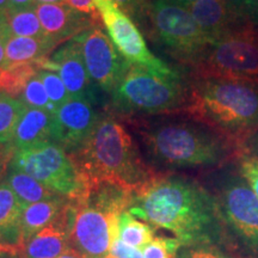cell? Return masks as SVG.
<instances>
[{
  "label": "cell",
  "instance_id": "7c38bea8",
  "mask_svg": "<svg viewBox=\"0 0 258 258\" xmlns=\"http://www.w3.org/2000/svg\"><path fill=\"white\" fill-rule=\"evenodd\" d=\"M221 214L247 246L258 252V198L246 180L233 178L222 186Z\"/></svg>",
  "mask_w": 258,
  "mask_h": 258
},
{
  "label": "cell",
  "instance_id": "30bf717a",
  "mask_svg": "<svg viewBox=\"0 0 258 258\" xmlns=\"http://www.w3.org/2000/svg\"><path fill=\"white\" fill-rule=\"evenodd\" d=\"M95 6L112 44L128 63L144 67L150 72L167 78H180L176 70L148 49L146 41L133 19L129 18L112 0H95Z\"/></svg>",
  "mask_w": 258,
  "mask_h": 258
},
{
  "label": "cell",
  "instance_id": "cb8c5ba5",
  "mask_svg": "<svg viewBox=\"0 0 258 258\" xmlns=\"http://www.w3.org/2000/svg\"><path fill=\"white\" fill-rule=\"evenodd\" d=\"M117 238L129 246L141 250L154 239V228L125 211L118 217Z\"/></svg>",
  "mask_w": 258,
  "mask_h": 258
},
{
  "label": "cell",
  "instance_id": "8992f818",
  "mask_svg": "<svg viewBox=\"0 0 258 258\" xmlns=\"http://www.w3.org/2000/svg\"><path fill=\"white\" fill-rule=\"evenodd\" d=\"M254 25L212 44L192 64L196 79H225L258 85V41Z\"/></svg>",
  "mask_w": 258,
  "mask_h": 258
},
{
  "label": "cell",
  "instance_id": "f35d334b",
  "mask_svg": "<svg viewBox=\"0 0 258 258\" xmlns=\"http://www.w3.org/2000/svg\"><path fill=\"white\" fill-rule=\"evenodd\" d=\"M56 258H86V257H84L83 254L79 252V251L74 250L73 247H71V249L67 250L66 252L60 254V256L56 257Z\"/></svg>",
  "mask_w": 258,
  "mask_h": 258
},
{
  "label": "cell",
  "instance_id": "e575fe53",
  "mask_svg": "<svg viewBox=\"0 0 258 258\" xmlns=\"http://www.w3.org/2000/svg\"><path fill=\"white\" fill-rule=\"evenodd\" d=\"M16 152L14 145H3L0 144V178L6 176L10 163Z\"/></svg>",
  "mask_w": 258,
  "mask_h": 258
},
{
  "label": "cell",
  "instance_id": "83f0119b",
  "mask_svg": "<svg viewBox=\"0 0 258 258\" xmlns=\"http://www.w3.org/2000/svg\"><path fill=\"white\" fill-rule=\"evenodd\" d=\"M38 77H40L42 83H43L44 89H46L47 95L49 97L50 102L53 103L56 108H59L61 104L69 101L71 98L66 86L60 78L59 73L54 71L48 70H40L38 71Z\"/></svg>",
  "mask_w": 258,
  "mask_h": 258
},
{
  "label": "cell",
  "instance_id": "d6986e66",
  "mask_svg": "<svg viewBox=\"0 0 258 258\" xmlns=\"http://www.w3.org/2000/svg\"><path fill=\"white\" fill-rule=\"evenodd\" d=\"M67 203H69V200L62 196H56L54 199L27 206L23 209L21 221L22 240H23L22 246L32 235L53 224L62 214Z\"/></svg>",
  "mask_w": 258,
  "mask_h": 258
},
{
  "label": "cell",
  "instance_id": "6da1fadb",
  "mask_svg": "<svg viewBox=\"0 0 258 258\" xmlns=\"http://www.w3.org/2000/svg\"><path fill=\"white\" fill-rule=\"evenodd\" d=\"M128 212L169 231L182 246L213 245L222 232L218 199L185 176L157 172L134 194Z\"/></svg>",
  "mask_w": 258,
  "mask_h": 258
},
{
  "label": "cell",
  "instance_id": "bcb514c9",
  "mask_svg": "<svg viewBox=\"0 0 258 258\" xmlns=\"http://www.w3.org/2000/svg\"><path fill=\"white\" fill-rule=\"evenodd\" d=\"M0 243H5L4 239H3V237H2V235H0ZM5 244H6V243H5Z\"/></svg>",
  "mask_w": 258,
  "mask_h": 258
},
{
  "label": "cell",
  "instance_id": "ba28073f",
  "mask_svg": "<svg viewBox=\"0 0 258 258\" xmlns=\"http://www.w3.org/2000/svg\"><path fill=\"white\" fill-rule=\"evenodd\" d=\"M150 21L161 46L182 63L192 66L214 42L196 23L189 10L167 0H154Z\"/></svg>",
  "mask_w": 258,
  "mask_h": 258
},
{
  "label": "cell",
  "instance_id": "8d00e7d4",
  "mask_svg": "<svg viewBox=\"0 0 258 258\" xmlns=\"http://www.w3.org/2000/svg\"><path fill=\"white\" fill-rule=\"evenodd\" d=\"M22 253V247L18 245L0 243V258H15Z\"/></svg>",
  "mask_w": 258,
  "mask_h": 258
},
{
  "label": "cell",
  "instance_id": "5b68a950",
  "mask_svg": "<svg viewBox=\"0 0 258 258\" xmlns=\"http://www.w3.org/2000/svg\"><path fill=\"white\" fill-rule=\"evenodd\" d=\"M188 97L182 78H167L129 63L111 93L110 110L121 115L176 114L184 111Z\"/></svg>",
  "mask_w": 258,
  "mask_h": 258
},
{
  "label": "cell",
  "instance_id": "3957f363",
  "mask_svg": "<svg viewBox=\"0 0 258 258\" xmlns=\"http://www.w3.org/2000/svg\"><path fill=\"white\" fill-rule=\"evenodd\" d=\"M183 114L225 135L244 151L258 133V85L225 79H195Z\"/></svg>",
  "mask_w": 258,
  "mask_h": 258
},
{
  "label": "cell",
  "instance_id": "d6a6232c",
  "mask_svg": "<svg viewBox=\"0 0 258 258\" xmlns=\"http://www.w3.org/2000/svg\"><path fill=\"white\" fill-rule=\"evenodd\" d=\"M109 254L115 258H144L143 251L129 246L117 237L112 241L111 249Z\"/></svg>",
  "mask_w": 258,
  "mask_h": 258
},
{
  "label": "cell",
  "instance_id": "ee69618b",
  "mask_svg": "<svg viewBox=\"0 0 258 258\" xmlns=\"http://www.w3.org/2000/svg\"><path fill=\"white\" fill-rule=\"evenodd\" d=\"M235 3H238V4H240L241 6H253L256 5L257 0H234Z\"/></svg>",
  "mask_w": 258,
  "mask_h": 258
},
{
  "label": "cell",
  "instance_id": "d590c367",
  "mask_svg": "<svg viewBox=\"0 0 258 258\" xmlns=\"http://www.w3.org/2000/svg\"><path fill=\"white\" fill-rule=\"evenodd\" d=\"M66 4L86 15L97 16L95 0H66Z\"/></svg>",
  "mask_w": 258,
  "mask_h": 258
},
{
  "label": "cell",
  "instance_id": "f6af8a7d",
  "mask_svg": "<svg viewBox=\"0 0 258 258\" xmlns=\"http://www.w3.org/2000/svg\"><path fill=\"white\" fill-rule=\"evenodd\" d=\"M253 32H254V37L258 41V27H253Z\"/></svg>",
  "mask_w": 258,
  "mask_h": 258
},
{
  "label": "cell",
  "instance_id": "836d02e7",
  "mask_svg": "<svg viewBox=\"0 0 258 258\" xmlns=\"http://www.w3.org/2000/svg\"><path fill=\"white\" fill-rule=\"evenodd\" d=\"M11 37L12 35L9 29L5 16H2V17H0V69L5 66L6 44H8V42Z\"/></svg>",
  "mask_w": 258,
  "mask_h": 258
},
{
  "label": "cell",
  "instance_id": "8fae6325",
  "mask_svg": "<svg viewBox=\"0 0 258 258\" xmlns=\"http://www.w3.org/2000/svg\"><path fill=\"white\" fill-rule=\"evenodd\" d=\"M82 44L83 56L90 78L102 91H115L129 63L116 49L105 31L96 24L74 37Z\"/></svg>",
  "mask_w": 258,
  "mask_h": 258
},
{
  "label": "cell",
  "instance_id": "ffe728a7",
  "mask_svg": "<svg viewBox=\"0 0 258 258\" xmlns=\"http://www.w3.org/2000/svg\"><path fill=\"white\" fill-rule=\"evenodd\" d=\"M55 47L57 44L47 35L42 37L12 36L6 44L5 66L40 62Z\"/></svg>",
  "mask_w": 258,
  "mask_h": 258
},
{
  "label": "cell",
  "instance_id": "603a6c76",
  "mask_svg": "<svg viewBox=\"0 0 258 258\" xmlns=\"http://www.w3.org/2000/svg\"><path fill=\"white\" fill-rule=\"evenodd\" d=\"M41 70L38 62L19 63L0 69V95L21 99L27 84Z\"/></svg>",
  "mask_w": 258,
  "mask_h": 258
},
{
  "label": "cell",
  "instance_id": "9a60e30c",
  "mask_svg": "<svg viewBox=\"0 0 258 258\" xmlns=\"http://www.w3.org/2000/svg\"><path fill=\"white\" fill-rule=\"evenodd\" d=\"M35 10L44 34L55 43L73 40L78 35L98 24L97 16H90L73 9L66 3L62 4H36Z\"/></svg>",
  "mask_w": 258,
  "mask_h": 258
},
{
  "label": "cell",
  "instance_id": "1f68e13d",
  "mask_svg": "<svg viewBox=\"0 0 258 258\" xmlns=\"http://www.w3.org/2000/svg\"><path fill=\"white\" fill-rule=\"evenodd\" d=\"M240 173L258 198V157H245L240 164Z\"/></svg>",
  "mask_w": 258,
  "mask_h": 258
},
{
  "label": "cell",
  "instance_id": "60d3db41",
  "mask_svg": "<svg viewBox=\"0 0 258 258\" xmlns=\"http://www.w3.org/2000/svg\"><path fill=\"white\" fill-rule=\"evenodd\" d=\"M167 2L173 3V4H177L180 6H184V8H188V6L191 5L192 3H195L196 0H167Z\"/></svg>",
  "mask_w": 258,
  "mask_h": 258
},
{
  "label": "cell",
  "instance_id": "e0dca14e",
  "mask_svg": "<svg viewBox=\"0 0 258 258\" xmlns=\"http://www.w3.org/2000/svg\"><path fill=\"white\" fill-rule=\"evenodd\" d=\"M69 249L71 244L66 206L62 214L53 224L25 241L22 246V253L24 258H56Z\"/></svg>",
  "mask_w": 258,
  "mask_h": 258
},
{
  "label": "cell",
  "instance_id": "74e56055",
  "mask_svg": "<svg viewBox=\"0 0 258 258\" xmlns=\"http://www.w3.org/2000/svg\"><path fill=\"white\" fill-rule=\"evenodd\" d=\"M35 5H36L35 4V0H10L8 11L31 8V6H35Z\"/></svg>",
  "mask_w": 258,
  "mask_h": 258
},
{
  "label": "cell",
  "instance_id": "5bb4252c",
  "mask_svg": "<svg viewBox=\"0 0 258 258\" xmlns=\"http://www.w3.org/2000/svg\"><path fill=\"white\" fill-rule=\"evenodd\" d=\"M186 9L213 42L252 25L244 6L234 0H196Z\"/></svg>",
  "mask_w": 258,
  "mask_h": 258
},
{
  "label": "cell",
  "instance_id": "f1b7e54d",
  "mask_svg": "<svg viewBox=\"0 0 258 258\" xmlns=\"http://www.w3.org/2000/svg\"><path fill=\"white\" fill-rule=\"evenodd\" d=\"M180 247L182 245L175 238L154 237L141 251L144 258H177Z\"/></svg>",
  "mask_w": 258,
  "mask_h": 258
},
{
  "label": "cell",
  "instance_id": "4316f807",
  "mask_svg": "<svg viewBox=\"0 0 258 258\" xmlns=\"http://www.w3.org/2000/svg\"><path fill=\"white\" fill-rule=\"evenodd\" d=\"M19 101L23 102L25 106L29 108H35V109H42V110H46L50 112L51 115H54L57 110V108L53 103L50 102L49 97L47 95L46 89H44L43 83L38 74L30 79V82L25 86L23 95H22Z\"/></svg>",
  "mask_w": 258,
  "mask_h": 258
},
{
  "label": "cell",
  "instance_id": "9c48e42d",
  "mask_svg": "<svg viewBox=\"0 0 258 258\" xmlns=\"http://www.w3.org/2000/svg\"><path fill=\"white\" fill-rule=\"evenodd\" d=\"M122 213L93 205L85 200H69L70 244L86 258H104L117 237L118 217Z\"/></svg>",
  "mask_w": 258,
  "mask_h": 258
},
{
  "label": "cell",
  "instance_id": "f546056e",
  "mask_svg": "<svg viewBox=\"0 0 258 258\" xmlns=\"http://www.w3.org/2000/svg\"><path fill=\"white\" fill-rule=\"evenodd\" d=\"M129 18L137 23L144 22L147 17L150 18L151 5L150 0H112Z\"/></svg>",
  "mask_w": 258,
  "mask_h": 258
},
{
  "label": "cell",
  "instance_id": "b9f144b4",
  "mask_svg": "<svg viewBox=\"0 0 258 258\" xmlns=\"http://www.w3.org/2000/svg\"><path fill=\"white\" fill-rule=\"evenodd\" d=\"M9 3L10 0H0V17L5 16L9 10Z\"/></svg>",
  "mask_w": 258,
  "mask_h": 258
},
{
  "label": "cell",
  "instance_id": "7402d4cb",
  "mask_svg": "<svg viewBox=\"0 0 258 258\" xmlns=\"http://www.w3.org/2000/svg\"><path fill=\"white\" fill-rule=\"evenodd\" d=\"M5 182L12 189V191L16 194V196H17L24 208L29 205H32V203L46 201V200L59 196L46 188L34 177L12 166H9V170L5 176Z\"/></svg>",
  "mask_w": 258,
  "mask_h": 258
},
{
  "label": "cell",
  "instance_id": "4fadbf2b",
  "mask_svg": "<svg viewBox=\"0 0 258 258\" xmlns=\"http://www.w3.org/2000/svg\"><path fill=\"white\" fill-rule=\"evenodd\" d=\"M102 116L93 101L71 97L54 114L51 143L69 154L77 152L95 131Z\"/></svg>",
  "mask_w": 258,
  "mask_h": 258
},
{
  "label": "cell",
  "instance_id": "7bdbcfd3",
  "mask_svg": "<svg viewBox=\"0 0 258 258\" xmlns=\"http://www.w3.org/2000/svg\"><path fill=\"white\" fill-rule=\"evenodd\" d=\"M66 0H35V4H62Z\"/></svg>",
  "mask_w": 258,
  "mask_h": 258
},
{
  "label": "cell",
  "instance_id": "2e32d148",
  "mask_svg": "<svg viewBox=\"0 0 258 258\" xmlns=\"http://www.w3.org/2000/svg\"><path fill=\"white\" fill-rule=\"evenodd\" d=\"M50 61L66 86L71 97L88 98L96 102V85L92 84L83 56L82 44L77 40L67 41L53 53Z\"/></svg>",
  "mask_w": 258,
  "mask_h": 258
},
{
  "label": "cell",
  "instance_id": "277c9868",
  "mask_svg": "<svg viewBox=\"0 0 258 258\" xmlns=\"http://www.w3.org/2000/svg\"><path fill=\"white\" fill-rule=\"evenodd\" d=\"M146 152L167 167L218 166L245 151L225 135L198 122L161 121L138 128Z\"/></svg>",
  "mask_w": 258,
  "mask_h": 258
},
{
  "label": "cell",
  "instance_id": "7a4b0ae2",
  "mask_svg": "<svg viewBox=\"0 0 258 258\" xmlns=\"http://www.w3.org/2000/svg\"><path fill=\"white\" fill-rule=\"evenodd\" d=\"M69 156L85 188L106 183L134 195L157 173L141 158L124 125L111 115H103L86 143Z\"/></svg>",
  "mask_w": 258,
  "mask_h": 258
},
{
  "label": "cell",
  "instance_id": "7dc6e473",
  "mask_svg": "<svg viewBox=\"0 0 258 258\" xmlns=\"http://www.w3.org/2000/svg\"><path fill=\"white\" fill-rule=\"evenodd\" d=\"M104 258H115V257H112V256H110V254H108V256H105Z\"/></svg>",
  "mask_w": 258,
  "mask_h": 258
},
{
  "label": "cell",
  "instance_id": "c3c4849f",
  "mask_svg": "<svg viewBox=\"0 0 258 258\" xmlns=\"http://www.w3.org/2000/svg\"><path fill=\"white\" fill-rule=\"evenodd\" d=\"M0 180H2V178H0Z\"/></svg>",
  "mask_w": 258,
  "mask_h": 258
},
{
  "label": "cell",
  "instance_id": "52a82bcc",
  "mask_svg": "<svg viewBox=\"0 0 258 258\" xmlns=\"http://www.w3.org/2000/svg\"><path fill=\"white\" fill-rule=\"evenodd\" d=\"M10 166L28 173L67 200H78L85 194V183L72 158L51 141L16 150Z\"/></svg>",
  "mask_w": 258,
  "mask_h": 258
},
{
  "label": "cell",
  "instance_id": "ab89813d",
  "mask_svg": "<svg viewBox=\"0 0 258 258\" xmlns=\"http://www.w3.org/2000/svg\"><path fill=\"white\" fill-rule=\"evenodd\" d=\"M247 143H250L251 151H253V152L257 154L256 157H258V133L254 134L253 137L251 138L249 141H247Z\"/></svg>",
  "mask_w": 258,
  "mask_h": 258
},
{
  "label": "cell",
  "instance_id": "44dd1931",
  "mask_svg": "<svg viewBox=\"0 0 258 258\" xmlns=\"http://www.w3.org/2000/svg\"><path fill=\"white\" fill-rule=\"evenodd\" d=\"M23 205L8 183L0 182V235L6 244L22 247V214Z\"/></svg>",
  "mask_w": 258,
  "mask_h": 258
},
{
  "label": "cell",
  "instance_id": "ac0fdd59",
  "mask_svg": "<svg viewBox=\"0 0 258 258\" xmlns=\"http://www.w3.org/2000/svg\"><path fill=\"white\" fill-rule=\"evenodd\" d=\"M54 115L42 109L25 106L15 131L14 147L21 150L32 145L51 141Z\"/></svg>",
  "mask_w": 258,
  "mask_h": 258
},
{
  "label": "cell",
  "instance_id": "484cf974",
  "mask_svg": "<svg viewBox=\"0 0 258 258\" xmlns=\"http://www.w3.org/2000/svg\"><path fill=\"white\" fill-rule=\"evenodd\" d=\"M25 105L19 99L0 95V144L12 145L15 131Z\"/></svg>",
  "mask_w": 258,
  "mask_h": 258
},
{
  "label": "cell",
  "instance_id": "4dcf8cb0",
  "mask_svg": "<svg viewBox=\"0 0 258 258\" xmlns=\"http://www.w3.org/2000/svg\"><path fill=\"white\" fill-rule=\"evenodd\" d=\"M177 258H228L212 245H198V246H183L178 251Z\"/></svg>",
  "mask_w": 258,
  "mask_h": 258
},
{
  "label": "cell",
  "instance_id": "d4e9b609",
  "mask_svg": "<svg viewBox=\"0 0 258 258\" xmlns=\"http://www.w3.org/2000/svg\"><path fill=\"white\" fill-rule=\"evenodd\" d=\"M12 36L42 37L46 36L35 6L8 11L5 15Z\"/></svg>",
  "mask_w": 258,
  "mask_h": 258
}]
</instances>
